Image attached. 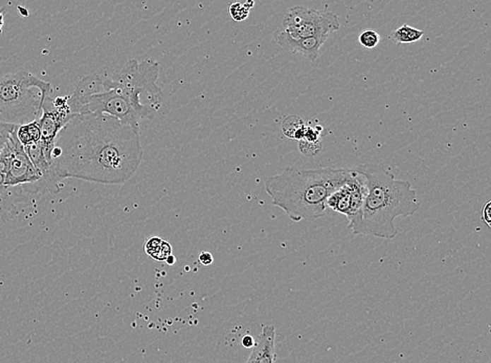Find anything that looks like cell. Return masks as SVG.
<instances>
[{
    "label": "cell",
    "instance_id": "cell-1",
    "mask_svg": "<svg viewBox=\"0 0 491 363\" xmlns=\"http://www.w3.org/2000/svg\"><path fill=\"white\" fill-rule=\"evenodd\" d=\"M144 156L140 128L108 115L76 114L60 130L52 152L60 181L119 185L131 179Z\"/></svg>",
    "mask_w": 491,
    "mask_h": 363
},
{
    "label": "cell",
    "instance_id": "cell-2",
    "mask_svg": "<svg viewBox=\"0 0 491 363\" xmlns=\"http://www.w3.org/2000/svg\"><path fill=\"white\" fill-rule=\"evenodd\" d=\"M158 77V62L131 59L114 73L82 78L69 96V105L73 114L108 115L140 128V121L153 119L164 102Z\"/></svg>",
    "mask_w": 491,
    "mask_h": 363
},
{
    "label": "cell",
    "instance_id": "cell-3",
    "mask_svg": "<svg viewBox=\"0 0 491 363\" xmlns=\"http://www.w3.org/2000/svg\"><path fill=\"white\" fill-rule=\"evenodd\" d=\"M367 187L362 213L349 228L356 236H372L393 240L397 231L395 219L413 217L419 209L417 193L410 182L397 180L386 167L362 164L354 168Z\"/></svg>",
    "mask_w": 491,
    "mask_h": 363
},
{
    "label": "cell",
    "instance_id": "cell-4",
    "mask_svg": "<svg viewBox=\"0 0 491 363\" xmlns=\"http://www.w3.org/2000/svg\"><path fill=\"white\" fill-rule=\"evenodd\" d=\"M357 177L354 168L297 169L288 167L265 182L271 203L295 221H314L327 209L326 202L336 189Z\"/></svg>",
    "mask_w": 491,
    "mask_h": 363
},
{
    "label": "cell",
    "instance_id": "cell-5",
    "mask_svg": "<svg viewBox=\"0 0 491 363\" xmlns=\"http://www.w3.org/2000/svg\"><path fill=\"white\" fill-rule=\"evenodd\" d=\"M53 93L52 84L25 69L0 78V115L8 123H29L40 118L42 103Z\"/></svg>",
    "mask_w": 491,
    "mask_h": 363
},
{
    "label": "cell",
    "instance_id": "cell-6",
    "mask_svg": "<svg viewBox=\"0 0 491 363\" xmlns=\"http://www.w3.org/2000/svg\"><path fill=\"white\" fill-rule=\"evenodd\" d=\"M283 27L284 32L292 38H328L330 34L340 30L341 23L338 15L333 13L295 6L286 13Z\"/></svg>",
    "mask_w": 491,
    "mask_h": 363
},
{
    "label": "cell",
    "instance_id": "cell-7",
    "mask_svg": "<svg viewBox=\"0 0 491 363\" xmlns=\"http://www.w3.org/2000/svg\"><path fill=\"white\" fill-rule=\"evenodd\" d=\"M41 110L42 113L39 118L41 140L39 143L42 147L45 158L53 166L52 152L55 146L58 134L76 114L71 112V106L69 105V96L57 97L54 100L47 97L43 101Z\"/></svg>",
    "mask_w": 491,
    "mask_h": 363
},
{
    "label": "cell",
    "instance_id": "cell-8",
    "mask_svg": "<svg viewBox=\"0 0 491 363\" xmlns=\"http://www.w3.org/2000/svg\"><path fill=\"white\" fill-rule=\"evenodd\" d=\"M13 144L14 151L4 173V184L8 187H23L29 195H36L47 189L42 181V175L30 162L29 156L17 139L16 132L13 136Z\"/></svg>",
    "mask_w": 491,
    "mask_h": 363
},
{
    "label": "cell",
    "instance_id": "cell-9",
    "mask_svg": "<svg viewBox=\"0 0 491 363\" xmlns=\"http://www.w3.org/2000/svg\"><path fill=\"white\" fill-rule=\"evenodd\" d=\"M366 195L367 187L364 177L357 173L355 179L343 185L329 195L326 206L333 212L346 215L350 225L360 217Z\"/></svg>",
    "mask_w": 491,
    "mask_h": 363
},
{
    "label": "cell",
    "instance_id": "cell-10",
    "mask_svg": "<svg viewBox=\"0 0 491 363\" xmlns=\"http://www.w3.org/2000/svg\"><path fill=\"white\" fill-rule=\"evenodd\" d=\"M30 195L23 187H8L4 184V173H0V219L13 221L18 217L20 206L28 202Z\"/></svg>",
    "mask_w": 491,
    "mask_h": 363
},
{
    "label": "cell",
    "instance_id": "cell-11",
    "mask_svg": "<svg viewBox=\"0 0 491 363\" xmlns=\"http://www.w3.org/2000/svg\"><path fill=\"white\" fill-rule=\"evenodd\" d=\"M324 37H312V38H292L288 33L281 32L277 37V42L290 53H299L312 62L318 59L319 49L327 41Z\"/></svg>",
    "mask_w": 491,
    "mask_h": 363
},
{
    "label": "cell",
    "instance_id": "cell-12",
    "mask_svg": "<svg viewBox=\"0 0 491 363\" xmlns=\"http://www.w3.org/2000/svg\"><path fill=\"white\" fill-rule=\"evenodd\" d=\"M276 330L273 325H263L262 331L252 349L251 355L244 363L275 362Z\"/></svg>",
    "mask_w": 491,
    "mask_h": 363
},
{
    "label": "cell",
    "instance_id": "cell-13",
    "mask_svg": "<svg viewBox=\"0 0 491 363\" xmlns=\"http://www.w3.org/2000/svg\"><path fill=\"white\" fill-rule=\"evenodd\" d=\"M16 136L23 147L40 142L41 128L39 119L17 126Z\"/></svg>",
    "mask_w": 491,
    "mask_h": 363
},
{
    "label": "cell",
    "instance_id": "cell-14",
    "mask_svg": "<svg viewBox=\"0 0 491 363\" xmlns=\"http://www.w3.org/2000/svg\"><path fill=\"white\" fill-rule=\"evenodd\" d=\"M144 248L146 254L158 262H166L167 258L172 254L170 243L156 236L148 240Z\"/></svg>",
    "mask_w": 491,
    "mask_h": 363
},
{
    "label": "cell",
    "instance_id": "cell-15",
    "mask_svg": "<svg viewBox=\"0 0 491 363\" xmlns=\"http://www.w3.org/2000/svg\"><path fill=\"white\" fill-rule=\"evenodd\" d=\"M423 35H425L423 30L403 25V27L395 30L390 38L396 43H414L420 40Z\"/></svg>",
    "mask_w": 491,
    "mask_h": 363
},
{
    "label": "cell",
    "instance_id": "cell-16",
    "mask_svg": "<svg viewBox=\"0 0 491 363\" xmlns=\"http://www.w3.org/2000/svg\"><path fill=\"white\" fill-rule=\"evenodd\" d=\"M282 130L288 138L300 141L305 134L306 125L299 117L288 116L282 123Z\"/></svg>",
    "mask_w": 491,
    "mask_h": 363
},
{
    "label": "cell",
    "instance_id": "cell-17",
    "mask_svg": "<svg viewBox=\"0 0 491 363\" xmlns=\"http://www.w3.org/2000/svg\"><path fill=\"white\" fill-rule=\"evenodd\" d=\"M358 41L366 49H374L380 42V36L376 30L367 29L360 33Z\"/></svg>",
    "mask_w": 491,
    "mask_h": 363
},
{
    "label": "cell",
    "instance_id": "cell-18",
    "mask_svg": "<svg viewBox=\"0 0 491 363\" xmlns=\"http://www.w3.org/2000/svg\"><path fill=\"white\" fill-rule=\"evenodd\" d=\"M16 128V124L8 123H8H2V122H0V154L4 151L6 145L8 144L11 136H12Z\"/></svg>",
    "mask_w": 491,
    "mask_h": 363
},
{
    "label": "cell",
    "instance_id": "cell-19",
    "mask_svg": "<svg viewBox=\"0 0 491 363\" xmlns=\"http://www.w3.org/2000/svg\"><path fill=\"white\" fill-rule=\"evenodd\" d=\"M249 8H247L245 4H240V2H236V4H232L230 6V14L232 17V19L236 21H242L247 18L249 16Z\"/></svg>",
    "mask_w": 491,
    "mask_h": 363
},
{
    "label": "cell",
    "instance_id": "cell-20",
    "mask_svg": "<svg viewBox=\"0 0 491 363\" xmlns=\"http://www.w3.org/2000/svg\"><path fill=\"white\" fill-rule=\"evenodd\" d=\"M300 151L307 156H316L321 149V143H309L305 141H299Z\"/></svg>",
    "mask_w": 491,
    "mask_h": 363
},
{
    "label": "cell",
    "instance_id": "cell-21",
    "mask_svg": "<svg viewBox=\"0 0 491 363\" xmlns=\"http://www.w3.org/2000/svg\"><path fill=\"white\" fill-rule=\"evenodd\" d=\"M482 219L485 221L486 225L488 227L491 226V203L488 202L485 206H484L483 209H482Z\"/></svg>",
    "mask_w": 491,
    "mask_h": 363
},
{
    "label": "cell",
    "instance_id": "cell-22",
    "mask_svg": "<svg viewBox=\"0 0 491 363\" xmlns=\"http://www.w3.org/2000/svg\"><path fill=\"white\" fill-rule=\"evenodd\" d=\"M241 345H242V347H245V349H253L256 345L255 338H254L252 335H245V336H243L242 339H241Z\"/></svg>",
    "mask_w": 491,
    "mask_h": 363
},
{
    "label": "cell",
    "instance_id": "cell-23",
    "mask_svg": "<svg viewBox=\"0 0 491 363\" xmlns=\"http://www.w3.org/2000/svg\"><path fill=\"white\" fill-rule=\"evenodd\" d=\"M199 262L203 266H210L214 262V258H213L212 254L210 252H201V255H199Z\"/></svg>",
    "mask_w": 491,
    "mask_h": 363
},
{
    "label": "cell",
    "instance_id": "cell-24",
    "mask_svg": "<svg viewBox=\"0 0 491 363\" xmlns=\"http://www.w3.org/2000/svg\"><path fill=\"white\" fill-rule=\"evenodd\" d=\"M166 263H167V264L170 265V266H173V265L175 264V263H176V258H174L172 254H171V255L169 256L168 258H167Z\"/></svg>",
    "mask_w": 491,
    "mask_h": 363
},
{
    "label": "cell",
    "instance_id": "cell-25",
    "mask_svg": "<svg viewBox=\"0 0 491 363\" xmlns=\"http://www.w3.org/2000/svg\"><path fill=\"white\" fill-rule=\"evenodd\" d=\"M4 25V13L0 12V33H1L2 28Z\"/></svg>",
    "mask_w": 491,
    "mask_h": 363
}]
</instances>
